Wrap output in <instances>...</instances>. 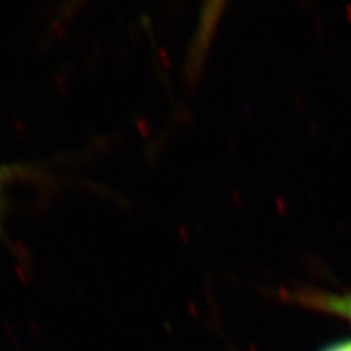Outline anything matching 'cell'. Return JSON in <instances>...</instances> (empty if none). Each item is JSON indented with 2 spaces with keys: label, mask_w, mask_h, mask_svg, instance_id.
Here are the masks:
<instances>
[{
  "label": "cell",
  "mask_w": 351,
  "mask_h": 351,
  "mask_svg": "<svg viewBox=\"0 0 351 351\" xmlns=\"http://www.w3.org/2000/svg\"><path fill=\"white\" fill-rule=\"evenodd\" d=\"M307 303L315 304L319 309H325L337 315L348 317L351 321V295L346 298H337V295H326V294H311L307 299Z\"/></svg>",
  "instance_id": "7a4b0ae2"
},
{
  "label": "cell",
  "mask_w": 351,
  "mask_h": 351,
  "mask_svg": "<svg viewBox=\"0 0 351 351\" xmlns=\"http://www.w3.org/2000/svg\"><path fill=\"white\" fill-rule=\"evenodd\" d=\"M32 174H34V170L31 167L22 166V164H2V166H0V236L3 233V215L8 208V186L12 184L14 182L25 179Z\"/></svg>",
  "instance_id": "6da1fadb"
},
{
  "label": "cell",
  "mask_w": 351,
  "mask_h": 351,
  "mask_svg": "<svg viewBox=\"0 0 351 351\" xmlns=\"http://www.w3.org/2000/svg\"><path fill=\"white\" fill-rule=\"evenodd\" d=\"M326 351H351V343H343V344H337L331 348H328Z\"/></svg>",
  "instance_id": "3957f363"
}]
</instances>
